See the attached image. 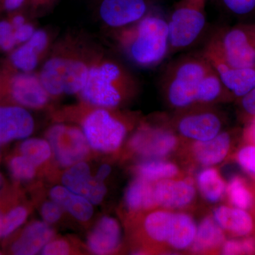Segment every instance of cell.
<instances>
[{"label": "cell", "instance_id": "6da1fadb", "mask_svg": "<svg viewBox=\"0 0 255 255\" xmlns=\"http://www.w3.org/2000/svg\"><path fill=\"white\" fill-rule=\"evenodd\" d=\"M160 82L169 105L178 110L195 105H210L231 95L202 53L181 57L169 63Z\"/></svg>", "mask_w": 255, "mask_h": 255}, {"label": "cell", "instance_id": "7a4b0ae2", "mask_svg": "<svg viewBox=\"0 0 255 255\" xmlns=\"http://www.w3.org/2000/svg\"><path fill=\"white\" fill-rule=\"evenodd\" d=\"M117 30L119 47L137 66L155 68L169 55L168 23L160 15L150 12L137 22Z\"/></svg>", "mask_w": 255, "mask_h": 255}, {"label": "cell", "instance_id": "3957f363", "mask_svg": "<svg viewBox=\"0 0 255 255\" xmlns=\"http://www.w3.org/2000/svg\"><path fill=\"white\" fill-rule=\"evenodd\" d=\"M136 82L118 62L102 60L89 68L86 82L80 94L87 103L112 110L135 93Z\"/></svg>", "mask_w": 255, "mask_h": 255}, {"label": "cell", "instance_id": "277c9868", "mask_svg": "<svg viewBox=\"0 0 255 255\" xmlns=\"http://www.w3.org/2000/svg\"><path fill=\"white\" fill-rule=\"evenodd\" d=\"M143 228L151 241L182 251L192 245L197 226L190 215L162 209L146 216Z\"/></svg>", "mask_w": 255, "mask_h": 255}, {"label": "cell", "instance_id": "5b68a950", "mask_svg": "<svg viewBox=\"0 0 255 255\" xmlns=\"http://www.w3.org/2000/svg\"><path fill=\"white\" fill-rule=\"evenodd\" d=\"M206 0H179L167 18L169 54L194 45L207 25Z\"/></svg>", "mask_w": 255, "mask_h": 255}, {"label": "cell", "instance_id": "8992f818", "mask_svg": "<svg viewBox=\"0 0 255 255\" xmlns=\"http://www.w3.org/2000/svg\"><path fill=\"white\" fill-rule=\"evenodd\" d=\"M109 110L98 107L82 121V131L90 147L102 152H112L119 149L128 131V124L124 119Z\"/></svg>", "mask_w": 255, "mask_h": 255}, {"label": "cell", "instance_id": "52a82bcc", "mask_svg": "<svg viewBox=\"0 0 255 255\" xmlns=\"http://www.w3.org/2000/svg\"><path fill=\"white\" fill-rule=\"evenodd\" d=\"M208 43L232 66L255 68V23L226 28Z\"/></svg>", "mask_w": 255, "mask_h": 255}, {"label": "cell", "instance_id": "ba28073f", "mask_svg": "<svg viewBox=\"0 0 255 255\" xmlns=\"http://www.w3.org/2000/svg\"><path fill=\"white\" fill-rule=\"evenodd\" d=\"M88 72L81 60L55 57L45 64L39 78L49 95H75L81 92Z\"/></svg>", "mask_w": 255, "mask_h": 255}, {"label": "cell", "instance_id": "9c48e42d", "mask_svg": "<svg viewBox=\"0 0 255 255\" xmlns=\"http://www.w3.org/2000/svg\"><path fill=\"white\" fill-rule=\"evenodd\" d=\"M47 140L60 166L69 167L82 162L90 152V144L78 128L56 124L46 132Z\"/></svg>", "mask_w": 255, "mask_h": 255}, {"label": "cell", "instance_id": "30bf717a", "mask_svg": "<svg viewBox=\"0 0 255 255\" xmlns=\"http://www.w3.org/2000/svg\"><path fill=\"white\" fill-rule=\"evenodd\" d=\"M208 105H195L180 110L175 125L179 133L194 141H205L221 132L222 121Z\"/></svg>", "mask_w": 255, "mask_h": 255}, {"label": "cell", "instance_id": "8fae6325", "mask_svg": "<svg viewBox=\"0 0 255 255\" xmlns=\"http://www.w3.org/2000/svg\"><path fill=\"white\" fill-rule=\"evenodd\" d=\"M178 139L168 128L144 124L129 142L130 149L147 159H161L177 147Z\"/></svg>", "mask_w": 255, "mask_h": 255}, {"label": "cell", "instance_id": "7c38bea8", "mask_svg": "<svg viewBox=\"0 0 255 255\" xmlns=\"http://www.w3.org/2000/svg\"><path fill=\"white\" fill-rule=\"evenodd\" d=\"M161 0H100L99 13L103 22L120 29L137 22L150 13Z\"/></svg>", "mask_w": 255, "mask_h": 255}, {"label": "cell", "instance_id": "4fadbf2b", "mask_svg": "<svg viewBox=\"0 0 255 255\" xmlns=\"http://www.w3.org/2000/svg\"><path fill=\"white\" fill-rule=\"evenodd\" d=\"M202 53L231 95L241 98L255 87V68L232 66L209 43Z\"/></svg>", "mask_w": 255, "mask_h": 255}, {"label": "cell", "instance_id": "5bb4252c", "mask_svg": "<svg viewBox=\"0 0 255 255\" xmlns=\"http://www.w3.org/2000/svg\"><path fill=\"white\" fill-rule=\"evenodd\" d=\"M62 183L70 191L86 198L93 205L100 204L107 192L105 182L92 176L90 166L83 161L68 167L63 174Z\"/></svg>", "mask_w": 255, "mask_h": 255}, {"label": "cell", "instance_id": "9a60e30c", "mask_svg": "<svg viewBox=\"0 0 255 255\" xmlns=\"http://www.w3.org/2000/svg\"><path fill=\"white\" fill-rule=\"evenodd\" d=\"M154 193L157 206L178 209L190 205L195 199L196 189L191 179L171 178L154 183Z\"/></svg>", "mask_w": 255, "mask_h": 255}, {"label": "cell", "instance_id": "2e32d148", "mask_svg": "<svg viewBox=\"0 0 255 255\" xmlns=\"http://www.w3.org/2000/svg\"><path fill=\"white\" fill-rule=\"evenodd\" d=\"M9 92L15 102L28 108H42L49 99V94L39 77L29 73L18 74L12 77L9 82Z\"/></svg>", "mask_w": 255, "mask_h": 255}, {"label": "cell", "instance_id": "e0dca14e", "mask_svg": "<svg viewBox=\"0 0 255 255\" xmlns=\"http://www.w3.org/2000/svg\"><path fill=\"white\" fill-rule=\"evenodd\" d=\"M33 129V119L25 109L18 106L0 107V145L26 138Z\"/></svg>", "mask_w": 255, "mask_h": 255}, {"label": "cell", "instance_id": "ac0fdd59", "mask_svg": "<svg viewBox=\"0 0 255 255\" xmlns=\"http://www.w3.org/2000/svg\"><path fill=\"white\" fill-rule=\"evenodd\" d=\"M55 232L50 224L34 221L26 226L11 241L9 253L16 255H33L41 253L47 243L54 238Z\"/></svg>", "mask_w": 255, "mask_h": 255}, {"label": "cell", "instance_id": "d6986e66", "mask_svg": "<svg viewBox=\"0 0 255 255\" xmlns=\"http://www.w3.org/2000/svg\"><path fill=\"white\" fill-rule=\"evenodd\" d=\"M122 231L118 221L105 216L96 224L87 238V246L96 255H108L118 249Z\"/></svg>", "mask_w": 255, "mask_h": 255}, {"label": "cell", "instance_id": "ffe728a7", "mask_svg": "<svg viewBox=\"0 0 255 255\" xmlns=\"http://www.w3.org/2000/svg\"><path fill=\"white\" fill-rule=\"evenodd\" d=\"M231 147V137L226 132H221L216 137L205 141H194L193 157L204 167H212L221 163L226 158Z\"/></svg>", "mask_w": 255, "mask_h": 255}, {"label": "cell", "instance_id": "44dd1931", "mask_svg": "<svg viewBox=\"0 0 255 255\" xmlns=\"http://www.w3.org/2000/svg\"><path fill=\"white\" fill-rule=\"evenodd\" d=\"M213 218L223 231L239 236H246L253 230V221L246 210L221 206L214 209Z\"/></svg>", "mask_w": 255, "mask_h": 255}, {"label": "cell", "instance_id": "7402d4cb", "mask_svg": "<svg viewBox=\"0 0 255 255\" xmlns=\"http://www.w3.org/2000/svg\"><path fill=\"white\" fill-rule=\"evenodd\" d=\"M51 200L58 203L75 219L82 222L89 221L94 214L93 204L84 196L75 194L65 186H55L50 191Z\"/></svg>", "mask_w": 255, "mask_h": 255}, {"label": "cell", "instance_id": "603a6c76", "mask_svg": "<svg viewBox=\"0 0 255 255\" xmlns=\"http://www.w3.org/2000/svg\"><path fill=\"white\" fill-rule=\"evenodd\" d=\"M225 242L224 231L213 218L209 216L202 220L196 228L194 242L190 247L194 253H204L221 248Z\"/></svg>", "mask_w": 255, "mask_h": 255}, {"label": "cell", "instance_id": "cb8c5ba5", "mask_svg": "<svg viewBox=\"0 0 255 255\" xmlns=\"http://www.w3.org/2000/svg\"><path fill=\"white\" fill-rule=\"evenodd\" d=\"M124 201L127 209L133 212L156 207L153 183L136 177L128 187Z\"/></svg>", "mask_w": 255, "mask_h": 255}, {"label": "cell", "instance_id": "d4e9b609", "mask_svg": "<svg viewBox=\"0 0 255 255\" xmlns=\"http://www.w3.org/2000/svg\"><path fill=\"white\" fill-rule=\"evenodd\" d=\"M179 172L175 164L161 159H147L134 168L136 177L153 184L164 179L175 178Z\"/></svg>", "mask_w": 255, "mask_h": 255}, {"label": "cell", "instance_id": "484cf974", "mask_svg": "<svg viewBox=\"0 0 255 255\" xmlns=\"http://www.w3.org/2000/svg\"><path fill=\"white\" fill-rule=\"evenodd\" d=\"M199 192L206 201L216 203L222 199L226 191V184L219 171L207 167L201 170L196 177Z\"/></svg>", "mask_w": 255, "mask_h": 255}, {"label": "cell", "instance_id": "4316f807", "mask_svg": "<svg viewBox=\"0 0 255 255\" xmlns=\"http://www.w3.org/2000/svg\"><path fill=\"white\" fill-rule=\"evenodd\" d=\"M18 152L33 162L37 167L50 158L52 149L48 141L43 139L29 138L23 140L18 147Z\"/></svg>", "mask_w": 255, "mask_h": 255}, {"label": "cell", "instance_id": "83f0119b", "mask_svg": "<svg viewBox=\"0 0 255 255\" xmlns=\"http://www.w3.org/2000/svg\"><path fill=\"white\" fill-rule=\"evenodd\" d=\"M226 191L228 199L235 207L247 211L253 206V194L244 179L241 177H233L226 186Z\"/></svg>", "mask_w": 255, "mask_h": 255}, {"label": "cell", "instance_id": "f1b7e54d", "mask_svg": "<svg viewBox=\"0 0 255 255\" xmlns=\"http://www.w3.org/2000/svg\"><path fill=\"white\" fill-rule=\"evenodd\" d=\"M40 53L28 42L23 43L11 53L13 65L23 73H30L38 65Z\"/></svg>", "mask_w": 255, "mask_h": 255}, {"label": "cell", "instance_id": "f546056e", "mask_svg": "<svg viewBox=\"0 0 255 255\" xmlns=\"http://www.w3.org/2000/svg\"><path fill=\"white\" fill-rule=\"evenodd\" d=\"M8 167L11 177L17 182L31 180L36 173V166L21 154L11 157Z\"/></svg>", "mask_w": 255, "mask_h": 255}, {"label": "cell", "instance_id": "4dcf8cb0", "mask_svg": "<svg viewBox=\"0 0 255 255\" xmlns=\"http://www.w3.org/2000/svg\"><path fill=\"white\" fill-rule=\"evenodd\" d=\"M28 211L26 206L16 205L7 211H4L2 238L9 237L26 221Z\"/></svg>", "mask_w": 255, "mask_h": 255}, {"label": "cell", "instance_id": "1f68e13d", "mask_svg": "<svg viewBox=\"0 0 255 255\" xmlns=\"http://www.w3.org/2000/svg\"><path fill=\"white\" fill-rule=\"evenodd\" d=\"M223 255H251L255 253V240L252 238H245L242 241L230 240L225 241L221 247Z\"/></svg>", "mask_w": 255, "mask_h": 255}, {"label": "cell", "instance_id": "d6a6232c", "mask_svg": "<svg viewBox=\"0 0 255 255\" xmlns=\"http://www.w3.org/2000/svg\"><path fill=\"white\" fill-rule=\"evenodd\" d=\"M224 9L235 16H248L255 11V0H220Z\"/></svg>", "mask_w": 255, "mask_h": 255}, {"label": "cell", "instance_id": "836d02e7", "mask_svg": "<svg viewBox=\"0 0 255 255\" xmlns=\"http://www.w3.org/2000/svg\"><path fill=\"white\" fill-rule=\"evenodd\" d=\"M238 163L242 168L255 177V145L243 147L237 155Z\"/></svg>", "mask_w": 255, "mask_h": 255}, {"label": "cell", "instance_id": "e575fe53", "mask_svg": "<svg viewBox=\"0 0 255 255\" xmlns=\"http://www.w3.org/2000/svg\"><path fill=\"white\" fill-rule=\"evenodd\" d=\"M14 29L11 22L0 21V48L4 51H9L16 44Z\"/></svg>", "mask_w": 255, "mask_h": 255}, {"label": "cell", "instance_id": "d590c367", "mask_svg": "<svg viewBox=\"0 0 255 255\" xmlns=\"http://www.w3.org/2000/svg\"><path fill=\"white\" fill-rule=\"evenodd\" d=\"M63 211L61 206L51 200L46 201L42 205L41 214L45 222L48 224H53L61 219Z\"/></svg>", "mask_w": 255, "mask_h": 255}, {"label": "cell", "instance_id": "8d00e7d4", "mask_svg": "<svg viewBox=\"0 0 255 255\" xmlns=\"http://www.w3.org/2000/svg\"><path fill=\"white\" fill-rule=\"evenodd\" d=\"M71 251L70 244L64 239L51 240L47 243L41 253L45 255H65Z\"/></svg>", "mask_w": 255, "mask_h": 255}, {"label": "cell", "instance_id": "74e56055", "mask_svg": "<svg viewBox=\"0 0 255 255\" xmlns=\"http://www.w3.org/2000/svg\"><path fill=\"white\" fill-rule=\"evenodd\" d=\"M31 46H33L41 54L48 46V37L47 33L43 30H38L35 31L33 34L32 35L31 38L27 41Z\"/></svg>", "mask_w": 255, "mask_h": 255}, {"label": "cell", "instance_id": "f35d334b", "mask_svg": "<svg viewBox=\"0 0 255 255\" xmlns=\"http://www.w3.org/2000/svg\"><path fill=\"white\" fill-rule=\"evenodd\" d=\"M241 98V105L243 110L248 115L254 118L255 117V87Z\"/></svg>", "mask_w": 255, "mask_h": 255}, {"label": "cell", "instance_id": "ab89813d", "mask_svg": "<svg viewBox=\"0 0 255 255\" xmlns=\"http://www.w3.org/2000/svg\"><path fill=\"white\" fill-rule=\"evenodd\" d=\"M34 32V28L32 25L25 23L22 26L14 29V36L16 43H26L31 38Z\"/></svg>", "mask_w": 255, "mask_h": 255}, {"label": "cell", "instance_id": "60d3db41", "mask_svg": "<svg viewBox=\"0 0 255 255\" xmlns=\"http://www.w3.org/2000/svg\"><path fill=\"white\" fill-rule=\"evenodd\" d=\"M111 172H112V168L110 166L109 164H103L99 168L95 176L97 179L105 182V179L110 175Z\"/></svg>", "mask_w": 255, "mask_h": 255}, {"label": "cell", "instance_id": "b9f144b4", "mask_svg": "<svg viewBox=\"0 0 255 255\" xmlns=\"http://www.w3.org/2000/svg\"><path fill=\"white\" fill-rule=\"evenodd\" d=\"M24 1L25 0H4V8L9 11H13L19 8Z\"/></svg>", "mask_w": 255, "mask_h": 255}, {"label": "cell", "instance_id": "7bdbcfd3", "mask_svg": "<svg viewBox=\"0 0 255 255\" xmlns=\"http://www.w3.org/2000/svg\"><path fill=\"white\" fill-rule=\"evenodd\" d=\"M246 135L255 145V117L252 119L251 124L247 129Z\"/></svg>", "mask_w": 255, "mask_h": 255}, {"label": "cell", "instance_id": "ee69618b", "mask_svg": "<svg viewBox=\"0 0 255 255\" xmlns=\"http://www.w3.org/2000/svg\"><path fill=\"white\" fill-rule=\"evenodd\" d=\"M25 23H26L25 22V18L23 16H21V15H16V16H14V18H12L11 22L14 29L20 27V26L24 24Z\"/></svg>", "mask_w": 255, "mask_h": 255}, {"label": "cell", "instance_id": "f6af8a7d", "mask_svg": "<svg viewBox=\"0 0 255 255\" xmlns=\"http://www.w3.org/2000/svg\"><path fill=\"white\" fill-rule=\"evenodd\" d=\"M3 222H4V211L0 207V239L2 238Z\"/></svg>", "mask_w": 255, "mask_h": 255}, {"label": "cell", "instance_id": "bcb514c9", "mask_svg": "<svg viewBox=\"0 0 255 255\" xmlns=\"http://www.w3.org/2000/svg\"><path fill=\"white\" fill-rule=\"evenodd\" d=\"M3 184V178L1 177V174H0V189H1V185Z\"/></svg>", "mask_w": 255, "mask_h": 255}, {"label": "cell", "instance_id": "7dc6e473", "mask_svg": "<svg viewBox=\"0 0 255 255\" xmlns=\"http://www.w3.org/2000/svg\"><path fill=\"white\" fill-rule=\"evenodd\" d=\"M35 1H37L38 3H43L45 1H48V0H35Z\"/></svg>", "mask_w": 255, "mask_h": 255}]
</instances>
